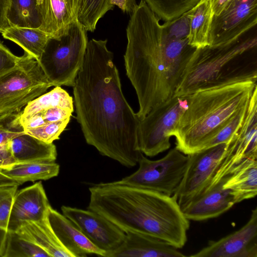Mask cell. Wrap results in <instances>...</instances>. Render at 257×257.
I'll list each match as a JSON object with an SVG mask.
<instances>
[{
  "label": "cell",
  "mask_w": 257,
  "mask_h": 257,
  "mask_svg": "<svg viewBox=\"0 0 257 257\" xmlns=\"http://www.w3.org/2000/svg\"><path fill=\"white\" fill-rule=\"evenodd\" d=\"M107 40L88 41L73 86L76 119L86 142L121 165L133 167L142 154L140 119L123 94Z\"/></svg>",
  "instance_id": "6da1fadb"
},
{
  "label": "cell",
  "mask_w": 257,
  "mask_h": 257,
  "mask_svg": "<svg viewBox=\"0 0 257 257\" xmlns=\"http://www.w3.org/2000/svg\"><path fill=\"white\" fill-rule=\"evenodd\" d=\"M159 20L141 0L126 28L124 66L137 95L140 119L174 95L196 49L189 44L188 38L176 39L165 35Z\"/></svg>",
  "instance_id": "7a4b0ae2"
},
{
  "label": "cell",
  "mask_w": 257,
  "mask_h": 257,
  "mask_svg": "<svg viewBox=\"0 0 257 257\" xmlns=\"http://www.w3.org/2000/svg\"><path fill=\"white\" fill-rule=\"evenodd\" d=\"M89 191L88 209L125 233L148 234L178 249L186 243L190 222L173 195L114 182L94 184Z\"/></svg>",
  "instance_id": "3957f363"
},
{
  "label": "cell",
  "mask_w": 257,
  "mask_h": 257,
  "mask_svg": "<svg viewBox=\"0 0 257 257\" xmlns=\"http://www.w3.org/2000/svg\"><path fill=\"white\" fill-rule=\"evenodd\" d=\"M256 82L243 81L200 88L188 95L187 108L172 133L185 155L204 149L213 134L249 99Z\"/></svg>",
  "instance_id": "277c9868"
},
{
  "label": "cell",
  "mask_w": 257,
  "mask_h": 257,
  "mask_svg": "<svg viewBox=\"0 0 257 257\" xmlns=\"http://www.w3.org/2000/svg\"><path fill=\"white\" fill-rule=\"evenodd\" d=\"M240 38L195 50L174 95L188 96L197 90L243 81L257 80V59L245 54L255 49L256 37Z\"/></svg>",
  "instance_id": "5b68a950"
},
{
  "label": "cell",
  "mask_w": 257,
  "mask_h": 257,
  "mask_svg": "<svg viewBox=\"0 0 257 257\" xmlns=\"http://www.w3.org/2000/svg\"><path fill=\"white\" fill-rule=\"evenodd\" d=\"M86 32L76 20L66 34L48 41L38 61L52 86L73 87L87 47Z\"/></svg>",
  "instance_id": "8992f818"
},
{
  "label": "cell",
  "mask_w": 257,
  "mask_h": 257,
  "mask_svg": "<svg viewBox=\"0 0 257 257\" xmlns=\"http://www.w3.org/2000/svg\"><path fill=\"white\" fill-rule=\"evenodd\" d=\"M51 86L38 60L25 52L14 68L0 76V115L19 111Z\"/></svg>",
  "instance_id": "52a82bcc"
},
{
  "label": "cell",
  "mask_w": 257,
  "mask_h": 257,
  "mask_svg": "<svg viewBox=\"0 0 257 257\" xmlns=\"http://www.w3.org/2000/svg\"><path fill=\"white\" fill-rule=\"evenodd\" d=\"M188 161V155L176 147L156 160H151L142 153L138 161V169L114 182L172 196L182 181Z\"/></svg>",
  "instance_id": "ba28073f"
},
{
  "label": "cell",
  "mask_w": 257,
  "mask_h": 257,
  "mask_svg": "<svg viewBox=\"0 0 257 257\" xmlns=\"http://www.w3.org/2000/svg\"><path fill=\"white\" fill-rule=\"evenodd\" d=\"M188 104V95H174L140 119L138 142L144 155L154 157L170 148V138Z\"/></svg>",
  "instance_id": "9c48e42d"
},
{
  "label": "cell",
  "mask_w": 257,
  "mask_h": 257,
  "mask_svg": "<svg viewBox=\"0 0 257 257\" xmlns=\"http://www.w3.org/2000/svg\"><path fill=\"white\" fill-rule=\"evenodd\" d=\"M227 147V143H221L187 155L188 161L184 175L173 195L180 208L207 189Z\"/></svg>",
  "instance_id": "30bf717a"
},
{
  "label": "cell",
  "mask_w": 257,
  "mask_h": 257,
  "mask_svg": "<svg viewBox=\"0 0 257 257\" xmlns=\"http://www.w3.org/2000/svg\"><path fill=\"white\" fill-rule=\"evenodd\" d=\"M256 23L257 0H233L219 15L213 16L209 46L237 39Z\"/></svg>",
  "instance_id": "8fae6325"
},
{
  "label": "cell",
  "mask_w": 257,
  "mask_h": 257,
  "mask_svg": "<svg viewBox=\"0 0 257 257\" xmlns=\"http://www.w3.org/2000/svg\"><path fill=\"white\" fill-rule=\"evenodd\" d=\"M61 209L93 244L105 252V257L120 245L125 238L124 231L93 211L65 205Z\"/></svg>",
  "instance_id": "7c38bea8"
},
{
  "label": "cell",
  "mask_w": 257,
  "mask_h": 257,
  "mask_svg": "<svg viewBox=\"0 0 257 257\" xmlns=\"http://www.w3.org/2000/svg\"><path fill=\"white\" fill-rule=\"evenodd\" d=\"M191 257H257V208L238 230L208 245Z\"/></svg>",
  "instance_id": "4fadbf2b"
},
{
  "label": "cell",
  "mask_w": 257,
  "mask_h": 257,
  "mask_svg": "<svg viewBox=\"0 0 257 257\" xmlns=\"http://www.w3.org/2000/svg\"><path fill=\"white\" fill-rule=\"evenodd\" d=\"M50 205L41 182L17 192L13 203L8 232H16L28 222L44 220Z\"/></svg>",
  "instance_id": "5bb4252c"
},
{
  "label": "cell",
  "mask_w": 257,
  "mask_h": 257,
  "mask_svg": "<svg viewBox=\"0 0 257 257\" xmlns=\"http://www.w3.org/2000/svg\"><path fill=\"white\" fill-rule=\"evenodd\" d=\"M41 22L39 28L51 38L66 34L77 20L82 0H36Z\"/></svg>",
  "instance_id": "9a60e30c"
},
{
  "label": "cell",
  "mask_w": 257,
  "mask_h": 257,
  "mask_svg": "<svg viewBox=\"0 0 257 257\" xmlns=\"http://www.w3.org/2000/svg\"><path fill=\"white\" fill-rule=\"evenodd\" d=\"M46 218L59 241L73 257L90 254L105 256L104 251L93 244L70 219L51 206Z\"/></svg>",
  "instance_id": "2e32d148"
},
{
  "label": "cell",
  "mask_w": 257,
  "mask_h": 257,
  "mask_svg": "<svg viewBox=\"0 0 257 257\" xmlns=\"http://www.w3.org/2000/svg\"><path fill=\"white\" fill-rule=\"evenodd\" d=\"M226 151L234 166L245 158L257 159V86L249 99L242 123L227 143Z\"/></svg>",
  "instance_id": "e0dca14e"
},
{
  "label": "cell",
  "mask_w": 257,
  "mask_h": 257,
  "mask_svg": "<svg viewBox=\"0 0 257 257\" xmlns=\"http://www.w3.org/2000/svg\"><path fill=\"white\" fill-rule=\"evenodd\" d=\"M224 180L181 207L185 217L203 221L217 217L230 209L235 203L229 191L222 187Z\"/></svg>",
  "instance_id": "ac0fdd59"
},
{
  "label": "cell",
  "mask_w": 257,
  "mask_h": 257,
  "mask_svg": "<svg viewBox=\"0 0 257 257\" xmlns=\"http://www.w3.org/2000/svg\"><path fill=\"white\" fill-rule=\"evenodd\" d=\"M123 242L105 257H184L178 248L152 236L126 232Z\"/></svg>",
  "instance_id": "d6986e66"
},
{
  "label": "cell",
  "mask_w": 257,
  "mask_h": 257,
  "mask_svg": "<svg viewBox=\"0 0 257 257\" xmlns=\"http://www.w3.org/2000/svg\"><path fill=\"white\" fill-rule=\"evenodd\" d=\"M223 188L230 192L235 204L257 194V159L245 158L225 178Z\"/></svg>",
  "instance_id": "ffe728a7"
},
{
  "label": "cell",
  "mask_w": 257,
  "mask_h": 257,
  "mask_svg": "<svg viewBox=\"0 0 257 257\" xmlns=\"http://www.w3.org/2000/svg\"><path fill=\"white\" fill-rule=\"evenodd\" d=\"M17 163L55 162L57 153L55 145L39 140L25 132L9 142Z\"/></svg>",
  "instance_id": "44dd1931"
},
{
  "label": "cell",
  "mask_w": 257,
  "mask_h": 257,
  "mask_svg": "<svg viewBox=\"0 0 257 257\" xmlns=\"http://www.w3.org/2000/svg\"><path fill=\"white\" fill-rule=\"evenodd\" d=\"M45 250L50 257H73L59 241L46 218L28 222L16 231Z\"/></svg>",
  "instance_id": "7402d4cb"
},
{
  "label": "cell",
  "mask_w": 257,
  "mask_h": 257,
  "mask_svg": "<svg viewBox=\"0 0 257 257\" xmlns=\"http://www.w3.org/2000/svg\"><path fill=\"white\" fill-rule=\"evenodd\" d=\"M214 13L210 0H200L190 10L189 44L196 48L209 46V33Z\"/></svg>",
  "instance_id": "603a6c76"
},
{
  "label": "cell",
  "mask_w": 257,
  "mask_h": 257,
  "mask_svg": "<svg viewBox=\"0 0 257 257\" xmlns=\"http://www.w3.org/2000/svg\"><path fill=\"white\" fill-rule=\"evenodd\" d=\"M4 38L21 47L27 54L38 60L51 37L40 28L10 26L2 33Z\"/></svg>",
  "instance_id": "cb8c5ba5"
},
{
  "label": "cell",
  "mask_w": 257,
  "mask_h": 257,
  "mask_svg": "<svg viewBox=\"0 0 257 257\" xmlns=\"http://www.w3.org/2000/svg\"><path fill=\"white\" fill-rule=\"evenodd\" d=\"M60 166L55 162L17 163L0 171L19 185L29 181L47 180L59 174Z\"/></svg>",
  "instance_id": "d4e9b609"
},
{
  "label": "cell",
  "mask_w": 257,
  "mask_h": 257,
  "mask_svg": "<svg viewBox=\"0 0 257 257\" xmlns=\"http://www.w3.org/2000/svg\"><path fill=\"white\" fill-rule=\"evenodd\" d=\"M60 107L72 112L74 110L72 97L60 86H55L50 91L43 94L29 102L20 112L21 119L29 117L53 107Z\"/></svg>",
  "instance_id": "484cf974"
},
{
  "label": "cell",
  "mask_w": 257,
  "mask_h": 257,
  "mask_svg": "<svg viewBox=\"0 0 257 257\" xmlns=\"http://www.w3.org/2000/svg\"><path fill=\"white\" fill-rule=\"evenodd\" d=\"M7 19L10 26L33 28L41 26L36 0H11Z\"/></svg>",
  "instance_id": "4316f807"
},
{
  "label": "cell",
  "mask_w": 257,
  "mask_h": 257,
  "mask_svg": "<svg viewBox=\"0 0 257 257\" xmlns=\"http://www.w3.org/2000/svg\"><path fill=\"white\" fill-rule=\"evenodd\" d=\"M114 6L111 0H82L77 21L86 31L93 32L100 19Z\"/></svg>",
  "instance_id": "83f0119b"
},
{
  "label": "cell",
  "mask_w": 257,
  "mask_h": 257,
  "mask_svg": "<svg viewBox=\"0 0 257 257\" xmlns=\"http://www.w3.org/2000/svg\"><path fill=\"white\" fill-rule=\"evenodd\" d=\"M160 20L171 21L191 10L200 0H144Z\"/></svg>",
  "instance_id": "f1b7e54d"
},
{
  "label": "cell",
  "mask_w": 257,
  "mask_h": 257,
  "mask_svg": "<svg viewBox=\"0 0 257 257\" xmlns=\"http://www.w3.org/2000/svg\"><path fill=\"white\" fill-rule=\"evenodd\" d=\"M3 257H50L43 249L21 236L8 232Z\"/></svg>",
  "instance_id": "f546056e"
},
{
  "label": "cell",
  "mask_w": 257,
  "mask_h": 257,
  "mask_svg": "<svg viewBox=\"0 0 257 257\" xmlns=\"http://www.w3.org/2000/svg\"><path fill=\"white\" fill-rule=\"evenodd\" d=\"M18 186H0V257L5 251L11 211Z\"/></svg>",
  "instance_id": "4dcf8cb0"
},
{
  "label": "cell",
  "mask_w": 257,
  "mask_h": 257,
  "mask_svg": "<svg viewBox=\"0 0 257 257\" xmlns=\"http://www.w3.org/2000/svg\"><path fill=\"white\" fill-rule=\"evenodd\" d=\"M249 100L213 134L204 149L221 143H228L232 139L242 123Z\"/></svg>",
  "instance_id": "1f68e13d"
},
{
  "label": "cell",
  "mask_w": 257,
  "mask_h": 257,
  "mask_svg": "<svg viewBox=\"0 0 257 257\" xmlns=\"http://www.w3.org/2000/svg\"><path fill=\"white\" fill-rule=\"evenodd\" d=\"M71 118L52 122H47L39 127L25 130L24 132L47 143H52L59 139Z\"/></svg>",
  "instance_id": "d6a6232c"
},
{
  "label": "cell",
  "mask_w": 257,
  "mask_h": 257,
  "mask_svg": "<svg viewBox=\"0 0 257 257\" xmlns=\"http://www.w3.org/2000/svg\"><path fill=\"white\" fill-rule=\"evenodd\" d=\"M20 112L7 113L0 116V146L24 133L20 121Z\"/></svg>",
  "instance_id": "836d02e7"
},
{
  "label": "cell",
  "mask_w": 257,
  "mask_h": 257,
  "mask_svg": "<svg viewBox=\"0 0 257 257\" xmlns=\"http://www.w3.org/2000/svg\"><path fill=\"white\" fill-rule=\"evenodd\" d=\"M190 10L180 16L161 25L162 33L176 39L188 38L190 30Z\"/></svg>",
  "instance_id": "e575fe53"
},
{
  "label": "cell",
  "mask_w": 257,
  "mask_h": 257,
  "mask_svg": "<svg viewBox=\"0 0 257 257\" xmlns=\"http://www.w3.org/2000/svg\"><path fill=\"white\" fill-rule=\"evenodd\" d=\"M21 58L14 55L0 41V76L14 68Z\"/></svg>",
  "instance_id": "d590c367"
},
{
  "label": "cell",
  "mask_w": 257,
  "mask_h": 257,
  "mask_svg": "<svg viewBox=\"0 0 257 257\" xmlns=\"http://www.w3.org/2000/svg\"><path fill=\"white\" fill-rule=\"evenodd\" d=\"M46 122H55L71 118L72 112L60 107H53L41 111Z\"/></svg>",
  "instance_id": "8d00e7d4"
},
{
  "label": "cell",
  "mask_w": 257,
  "mask_h": 257,
  "mask_svg": "<svg viewBox=\"0 0 257 257\" xmlns=\"http://www.w3.org/2000/svg\"><path fill=\"white\" fill-rule=\"evenodd\" d=\"M16 164L9 142L0 146V171Z\"/></svg>",
  "instance_id": "74e56055"
},
{
  "label": "cell",
  "mask_w": 257,
  "mask_h": 257,
  "mask_svg": "<svg viewBox=\"0 0 257 257\" xmlns=\"http://www.w3.org/2000/svg\"><path fill=\"white\" fill-rule=\"evenodd\" d=\"M19 119L24 130L35 128L47 123L45 121L41 111L26 118L21 119L19 116Z\"/></svg>",
  "instance_id": "f35d334b"
},
{
  "label": "cell",
  "mask_w": 257,
  "mask_h": 257,
  "mask_svg": "<svg viewBox=\"0 0 257 257\" xmlns=\"http://www.w3.org/2000/svg\"><path fill=\"white\" fill-rule=\"evenodd\" d=\"M11 0H0V33L9 26L10 24L7 19V13Z\"/></svg>",
  "instance_id": "ab89813d"
},
{
  "label": "cell",
  "mask_w": 257,
  "mask_h": 257,
  "mask_svg": "<svg viewBox=\"0 0 257 257\" xmlns=\"http://www.w3.org/2000/svg\"><path fill=\"white\" fill-rule=\"evenodd\" d=\"M111 2L123 12L131 14L138 5L136 0H111Z\"/></svg>",
  "instance_id": "60d3db41"
},
{
  "label": "cell",
  "mask_w": 257,
  "mask_h": 257,
  "mask_svg": "<svg viewBox=\"0 0 257 257\" xmlns=\"http://www.w3.org/2000/svg\"><path fill=\"white\" fill-rule=\"evenodd\" d=\"M233 0H210L214 15H219Z\"/></svg>",
  "instance_id": "b9f144b4"
},
{
  "label": "cell",
  "mask_w": 257,
  "mask_h": 257,
  "mask_svg": "<svg viewBox=\"0 0 257 257\" xmlns=\"http://www.w3.org/2000/svg\"><path fill=\"white\" fill-rule=\"evenodd\" d=\"M12 185H19L16 181L7 177L0 172V186Z\"/></svg>",
  "instance_id": "7bdbcfd3"
}]
</instances>
